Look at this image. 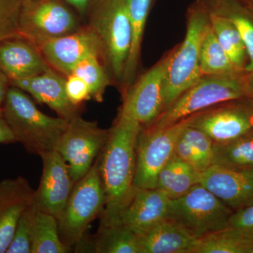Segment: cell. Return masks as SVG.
I'll list each match as a JSON object with an SVG mask.
<instances>
[{"instance_id":"1","label":"cell","mask_w":253,"mask_h":253,"mask_svg":"<svg viewBox=\"0 0 253 253\" xmlns=\"http://www.w3.org/2000/svg\"><path fill=\"white\" fill-rule=\"evenodd\" d=\"M141 125L120 113L98 157L106 203L100 226L109 224L134 187L136 146Z\"/></svg>"},{"instance_id":"2","label":"cell","mask_w":253,"mask_h":253,"mask_svg":"<svg viewBox=\"0 0 253 253\" xmlns=\"http://www.w3.org/2000/svg\"><path fill=\"white\" fill-rule=\"evenodd\" d=\"M2 109L17 142L37 156L56 150L69 121L42 112L29 94L12 85L8 89Z\"/></svg>"},{"instance_id":"3","label":"cell","mask_w":253,"mask_h":253,"mask_svg":"<svg viewBox=\"0 0 253 253\" xmlns=\"http://www.w3.org/2000/svg\"><path fill=\"white\" fill-rule=\"evenodd\" d=\"M209 25L207 6L203 0L198 1L189 9L184 41L171 51L165 78L163 111L202 77L200 52Z\"/></svg>"},{"instance_id":"4","label":"cell","mask_w":253,"mask_h":253,"mask_svg":"<svg viewBox=\"0 0 253 253\" xmlns=\"http://www.w3.org/2000/svg\"><path fill=\"white\" fill-rule=\"evenodd\" d=\"M245 73L202 76L163 111L152 124L144 127L161 129L218 105L247 99Z\"/></svg>"},{"instance_id":"5","label":"cell","mask_w":253,"mask_h":253,"mask_svg":"<svg viewBox=\"0 0 253 253\" xmlns=\"http://www.w3.org/2000/svg\"><path fill=\"white\" fill-rule=\"evenodd\" d=\"M106 196L99 160L85 175L75 183L62 214L58 219L60 237L71 250L83 236L91 221L102 212Z\"/></svg>"},{"instance_id":"6","label":"cell","mask_w":253,"mask_h":253,"mask_svg":"<svg viewBox=\"0 0 253 253\" xmlns=\"http://www.w3.org/2000/svg\"><path fill=\"white\" fill-rule=\"evenodd\" d=\"M233 212L215 195L199 184L184 196L169 199L167 219L201 239L227 228Z\"/></svg>"},{"instance_id":"7","label":"cell","mask_w":253,"mask_h":253,"mask_svg":"<svg viewBox=\"0 0 253 253\" xmlns=\"http://www.w3.org/2000/svg\"><path fill=\"white\" fill-rule=\"evenodd\" d=\"M186 119L172 126L154 129L141 127L136 146L134 186L155 189L158 174L174 154V146Z\"/></svg>"},{"instance_id":"8","label":"cell","mask_w":253,"mask_h":253,"mask_svg":"<svg viewBox=\"0 0 253 253\" xmlns=\"http://www.w3.org/2000/svg\"><path fill=\"white\" fill-rule=\"evenodd\" d=\"M109 135V129H101L96 122L86 121L78 115L69 120L56 150L67 163L75 183L89 172Z\"/></svg>"},{"instance_id":"9","label":"cell","mask_w":253,"mask_h":253,"mask_svg":"<svg viewBox=\"0 0 253 253\" xmlns=\"http://www.w3.org/2000/svg\"><path fill=\"white\" fill-rule=\"evenodd\" d=\"M77 18L61 0H23L20 36L36 44L78 29Z\"/></svg>"},{"instance_id":"10","label":"cell","mask_w":253,"mask_h":253,"mask_svg":"<svg viewBox=\"0 0 253 253\" xmlns=\"http://www.w3.org/2000/svg\"><path fill=\"white\" fill-rule=\"evenodd\" d=\"M186 118L187 126L204 131L214 143L233 140L253 129V104L248 99L219 104Z\"/></svg>"},{"instance_id":"11","label":"cell","mask_w":253,"mask_h":253,"mask_svg":"<svg viewBox=\"0 0 253 253\" xmlns=\"http://www.w3.org/2000/svg\"><path fill=\"white\" fill-rule=\"evenodd\" d=\"M36 45L51 68L66 76H70L78 63L86 58H101L106 55L104 44L94 27L78 29Z\"/></svg>"},{"instance_id":"12","label":"cell","mask_w":253,"mask_h":253,"mask_svg":"<svg viewBox=\"0 0 253 253\" xmlns=\"http://www.w3.org/2000/svg\"><path fill=\"white\" fill-rule=\"evenodd\" d=\"M94 28L104 44L115 77L122 81L131 44V25L126 0L104 2Z\"/></svg>"},{"instance_id":"13","label":"cell","mask_w":253,"mask_h":253,"mask_svg":"<svg viewBox=\"0 0 253 253\" xmlns=\"http://www.w3.org/2000/svg\"><path fill=\"white\" fill-rule=\"evenodd\" d=\"M171 51L144 73L126 93L121 113L149 126L163 111V89Z\"/></svg>"},{"instance_id":"14","label":"cell","mask_w":253,"mask_h":253,"mask_svg":"<svg viewBox=\"0 0 253 253\" xmlns=\"http://www.w3.org/2000/svg\"><path fill=\"white\" fill-rule=\"evenodd\" d=\"M42 174L33 202L41 211L59 219L66 207L75 181L71 177L67 163L56 150L41 156Z\"/></svg>"},{"instance_id":"15","label":"cell","mask_w":253,"mask_h":253,"mask_svg":"<svg viewBox=\"0 0 253 253\" xmlns=\"http://www.w3.org/2000/svg\"><path fill=\"white\" fill-rule=\"evenodd\" d=\"M169 202L167 195L158 188L134 186L123 207L106 226L121 224L142 234L167 219Z\"/></svg>"},{"instance_id":"16","label":"cell","mask_w":253,"mask_h":253,"mask_svg":"<svg viewBox=\"0 0 253 253\" xmlns=\"http://www.w3.org/2000/svg\"><path fill=\"white\" fill-rule=\"evenodd\" d=\"M200 184L234 211L253 204V169L212 166L202 172Z\"/></svg>"},{"instance_id":"17","label":"cell","mask_w":253,"mask_h":253,"mask_svg":"<svg viewBox=\"0 0 253 253\" xmlns=\"http://www.w3.org/2000/svg\"><path fill=\"white\" fill-rule=\"evenodd\" d=\"M51 68L36 44L23 37L0 41V70L10 83L38 76Z\"/></svg>"},{"instance_id":"18","label":"cell","mask_w":253,"mask_h":253,"mask_svg":"<svg viewBox=\"0 0 253 253\" xmlns=\"http://www.w3.org/2000/svg\"><path fill=\"white\" fill-rule=\"evenodd\" d=\"M34 193L23 176L0 181V253H6L18 221L33 201Z\"/></svg>"},{"instance_id":"19","label":"cell","mask_w":253,"mask_h":253,"mask_svg":"<svg viewBox=\"0 0 253 253\" xmlns=\"http://www.w3.org/2000/svg\"><path fill=\"white\" fill-rule=\"evenodd\" d=\"M10 84L24 91L38 102L49 106L59 117L69 121L78 115V106L71 104L66 96V79L52 68L38 76L12 81Z\"/></svg>"},{"instance_id":"20","label":"cell","mask_w":253,"mask_h":253,"mask_svg":"<svg viewBox=\"0 0 253 253\" xmlns=\"http://www.w3.org/2000/svg\"><path fill=\"white\" fill-rule=\"evenodd\" d=\"M141 253H195L200 239L166 219L139 234Z\"/></svg>"},{"instance_id":"21","label":"cell","mask_w":253,"mask_h":253,"mask_svg":"<svg viewBox=\"0 0 253 253\" xmlns=\"http://www.w3.org/2000/svg\"><path fill=\"white\" fill-rule=\"evenodd\" d=\"M76 247L77 252L141 253L139 234L121 224L100 226L94 239L84 235Z\"/></svg>"},{"instance_id":"22","label":"cell","mask_w":253,"mask_h":253,"mask_svg":"<svg viewBox=\"0 0 253 253\" xmlns=\"http://www.w3.org/2000/svg\"><path fill=\"white\" fill-rule=\"evenodd\" d=\"M201 174L194 166L174 154L158 174L156 188L163 191L169 199H178L200 184Z\"/></svg>"},{"instance_id":"23","label":"cell","mask_w":253,"mask_h":253,"mask_svg":"<svg viewBox=\"0 0 253 253\" xmlns=\"http://www.w3.org/2000/svg\"><path fill=\"white\" fill-rule=\"evenodd\" d=\"M208 9L230 20L244 41L249 64L246 72L253 71V9L237 0H203Z\"/></svg>"},{"instance_id":"24","label":"cell","mask_w":253,"mask_h":253,"mask_svg":"<svg viewBox=\"0 0 253 253\" xmlns=\"http://www.w3.org/2000/svg\"><path fill=\"white\" fill-rule=\"evenodd\" d=\"M153 1L154 0H126L131 29L130 51L122 78L126 85L131 84L136 74L143 35Z\"/></svg>"},{"instance_id":"25","label":"cell","mask_w":253,"mask_h":253,"mask_svg":"<svg viewBox=\"0 0 253 253\" xmlns=\"http://www.w3.org/2000/svg\"><path fill=\"white\" fill-rule=\"evenodd\" d=\"M212 166L253 169V129L233 140L214 143Z\"/></svg>"},{"instance_id":"26","label":"cell","mask_w":253,"mask_h":253,"mask_svg":"<svg viewBox=\"0 0 253 253\" xmlns=\"http://www.w3.org/2000/svg\"><path fill=\"white\" fill-rule=\"evenodd\" d=\"M208 11L211 28L221 47L236 69L240 72H246L249 56L237 28L228 18L209 9Z\"/></svg>"},{"instance_id":"27","label":"cell","mask_w":253,"mask_h":253,"mask_svg":"<svg viewBox=\"0 0 253 253\" xmlns=\"http://www.w3.org/2000/svg\"><path fill=\"white\" fill-rule=\"evenodd\" d=\"M253 232L227 227L200 239L195 253H253Z\"/></svg>"},{"instance_id":"28","label":"cell","mask_w":253,"mask_h":253,"mask_svg":"<svg viewBox=\"0 0 253 253\" xmlns=\"http://www.w3.org/2000/svg\"><path fill=\"white\" fill-rule=\"evenodd\" d=\"M70 251L60 237L58 219L36 206L31 253H66Z\"/></svg>"},{"instance_id":"29","label":"cell","mask_w":253,"mask_h":253,"mask_svg":"<svg viewBox=\"0 0 253 253\" xmlns=\"http://www.w3.org/2000/svg\"><path fill=\"white\" fill-rule=\"evenodd\" d=\"M200 69L202 76L235 74L240 72L221 47L210 23L201 44Z\"/></svg>"},{"instance_id":"30","label":"cell","mask_w":253,"mask_h":253,"mask_svg":"<svg viewBox=\"0 0 253 253\" xmlns=\"http://www.w3.org/2000/svg\"><path fill=\"white\" fill-rule=\"evenodd\" d=\"M100 59L98 56L86 58L78 63L71 73L85 82L90 88L91 98L99 102L102 101L105 91L109 85V76Z\"/></svg>"},{"instance_id":"31","label":"cell","mask_w":253,"mask_h":253,"mask_svg":"<svg viewBox=\"0 0 253 253\" xmlns=\"http://www.w3.org/2000/svg\"><path fill=\"white\" fill-rule=\"evenodd\" d=\"M181 136L189 143L197 156L200 172L207 170L212 166L214 141L204 131L188 126L181 131Z\"/></svg>"},{"instance_id":"32","label":"cell","mask_w":253,"mask_h":253,"mask_svg":"<svg viewBox=\"0 0 253 253\" xmlns=\"http://www.w3.org/2000/svg\"><path fill=\"white\" fill-rule=\"evenodd\" d=\"M36 205L33 201L23 211L6 253H31Z\"/></svg>"},{"instance_id":"33","label":"cell","mask_w":253,"mask_h":253,"mask_svg":"<svg viewBox=\"0 0 253 253\" xmlns=\"http://www.w3.org/2000/svg\"><path fill=\"white\" fill-rule=\"evenodd\" d=\"M23 0H0V41L20 36Z\"/></svg>"},{"instance_id":"34","label":"cell","mask_w":253,"mask_h":253,"mask_svg":"<svg viewBox=\"0 0 253 253\" xmlns=\"http://www.w3.org/2000/svg\"><path fill=\"white\" fill-rule=\"evenodd\" d=\"M65 90L70 102L78 107L82 103L91 98L90 88L82 78L74 74L67 76Z\"/></svg>"},{"instance_id":"35","label":"cell","mask_w":253,"mask_h":253,"mask_svg":"<svg viewBox=\"0 0 253 253\" xmlns=\"http://www.w3.org/2000/svg\"><path fill=\"white\" fill-rule=\"evenodd\" d=\"M228 227L253 232V204L234 211L229 218Z\"/></svg>"},{"instance_id":"36","label":"cell","mask_w":253,"mask_h":253,"mask_svg":"<svg viewBox=\"0 0 253 253\" xmlns=\"http://www.w3.org/2000/svg\"><path fill=\"white\" fill-rule=\"evenodd\" d=\"M174 154L183 161L194 166L199 171V162L197 156L189 143L181 137V134L176 141Z\"/></svg>"},{"instance_id":"37","label":"cell","mask_w":253,"mask_h":253,"mask_svg":"<svg viewBox=\"0 0 253 253\" xmlns=\"http://www.w3.org/2000/svg\"><path fill=\"white\" fill-rule=\"evenodd\" d=\"M14 143H17V140L6 121L2 107H0V144Z\"/></svg>"},{"instance_id":"38","label":"cell","mask_w":253,"mask_h":253,"mask_svg":"<svg viewBox=\"0 0 253 253\" xmlns=\"http://www.w3.org/2000/svg\"><path fill=\"white\" fill-rule=\"evenodd\" d=\"M11 86L7 76L0 70V107H2L8 89Z\"/></svg>"},{"instance_id":"39","label":"cell","mask_w":253,"mask_h":253,"mask_svg":"<svg viewBox=\"0 0 253 253\" xmlns=\"http://www.w3.org/2000/svg\"><path fill=\"white\" fill-rule=\"evenodd\" d=\"M244 86L246 99L253 104V71L245 73Z\"/></svg>"},{"instance_id":"40","label":"cell","mask_w":253,"mask_h":253,"mask_svg":"<svg viewBox=\"0 0 253 253\" xmlns=\"http://www.w3.org/2000/svg\"><path fill=\"white\" fill-rule=\"evenodd\" d=\"M70 4L74 6L81 14H84L87 9L91 0H65Z\"/></svg>"},{"instance_id":"41","label":"cell","mask_w":253,"mask_h":253,"mask_svg":"<svg viewBox=\"0 0 253 253\" xmlns=\"http://www.w3.org/2000/svg\"><path fill=\"white\" fill-rule=\"evenodd\" d=\"M121 1V0H105V2L107 3H116L118 2V1Z\"/></svg>"},{"instance_id":"42","label":"cell","mask_w":253,"mask_h":253,"mask_svg":"<svg viewBox=\"0 0 253 253\" xmlns=\"http://www.w3.org/2000/svg\"><path fill=\"white\" fill-rule=\"evenodd\" d=\"M237 1H241V2L244 3L246 4H249L251 0H237Z\"/></svg>"},{"instance_id":"43","label":"cell","mask_w":253,"mask_h":253,"mask_svg":"<svg viewBox=\"0 0 253 253\" xmlns=\"http://www.w3.org/2000/svg\"><path fill=\"white\" fill-rule=\"evenodd\" d=\"M249 6H251V5H253V0H251V1H250V3L249 4Z\"/></svg>"},{"instance_id":"44","label":"cell","mask_w":253,"mask_h":253,"mask_svg":"<svg viewBox=\"0 0 253 253\" xmlns=\"http://www.w3.org/2000/svg\"><path fill=\"white\" fill-rule=\"evenodd\" d=\"M250 7H251L252 8V9H253V5H251V6H249Z\"/></svg>"},{"instance_id":"45","label":"cell","mask_w":253,"mask_h":253,"mask_svg":"<svg viewBox=\"0 0 253 253\" xmlns=\"http://www.w3.org/2000/svg\"></svg>"}]
</instances>
